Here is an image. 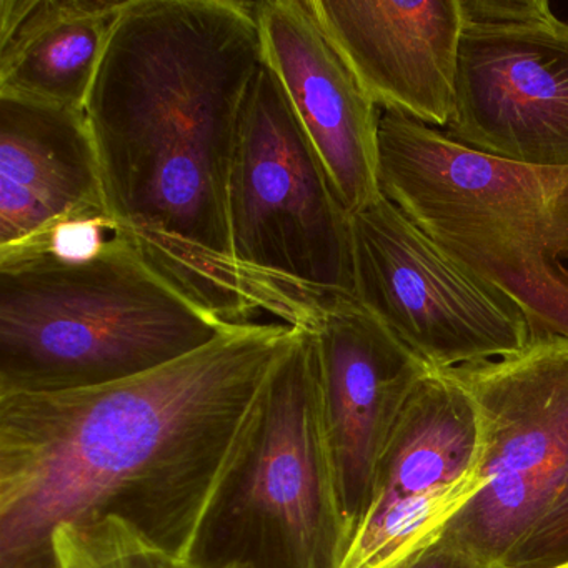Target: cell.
I'll return each instance as SVG.
<instances>
[{"label":"cell","mask_w":568,"mask_h":568,"mask_svg":"<svg viewBox=\"0 0 568 568\" xmlns=\"http://www.w3.org/2000/svg\"><path fill=\"white\" fill-rule=\"evenodd\" d=\"M264 62L255 2L125 0L84 112L109 214L158 274L225 324L304 328L232 255V158Z\"/></svg>","instance_id":"6da1fadb"},{"label":"cell","mask_w":568,"mask_h":568,"mask_svg":"<svg viewBox=\"0 0 568 568\" xmlns=\"http://www.w3.org/2000/svg\"><path fill=\"white\" fill-rule=\"evenodd\" d=\"M298 327L255 322L164 367L0 395V567L52 568L58 525L115 517L187 560L258 395Z\"/></svg>","instance_id":"7a4b0ae2"},{"label":"cell","mask_w":568,"mask_h":568,"mask_svg":"<svg viewBox=\"0 0 568 568\" xmlns=\"http://www.w3.org/2000/svg\"><path fill=\"white\" fill-rule=\"evenodd\" d=\"M234 327L169 284L121 227L0 251V395L114 384Z\"/></svg>","instance_id":"3957f363"},{"label":"cell","mask_w":568,"mask_h":568,"mask_svg":"<svg viewBox=\"0 0 568 568\" xmlns=\"http://www.w3.org/2000/svg\"><path fill=\"white\" fill-rule=\"evenodd\" d=\"M378 187L455 264L510 298L534 338H568V168L491 158L381 111Z\"/></svg>","instance_id":"277c9868"},{"label":"cell","mask_w":568,"mask_h":568,"mask_svg":"<svg viewBox=\"0 0 568 568\" xmlns=\"http://www.w3.org/2000/svg\"><path fill=\"white\" fill-rule=\"evenodd\" d=\"M351 545L314 332L272 368L189 550L192 568H341Z\"/></svg>","instance_id":"5b68a950"},{"label":"cell","mask_w":568,"mask_h":568,"mask_svg":"<svg viewBox=\"0 0 568 568\" xmlns=\"http://www.w3.org/2000/svg\"><path fill=\"white\" fill-rule=\"evenodd\" d=\"M232 255L317 324L355 297L352 214L267 64L252 81L229 179Z\"/></svg>","instance_id":"8992f818"},{"label":"cell","mask_w":568,"mask_h":568,"mask_svg":"<svg viewBox=\"0 0 568 568\" xmlns=\"http://www.w3.org/2000/svg\"><path fill=\"white\" fill-rule=\"evenodd\" d=\"M444 372L480 412L487 485L442 535L504 568L568 477V338Z\"/></svg>","instance_id":"52a82bcc"},{"label":"cell","mask_w":568,"mask_h":568,"mask_svg":"<svg viewBox=\"0 0 568 568\" xmlns=\"http://www.w3.org/2000/svg\"><path fill=\"white\" fill-rule=\"evenodd\" d=\"M455 104L445 134L471 151L568 168V21L547 0H460Z\"/></svg>","instance_id":"ba28073f"},{"label":"cell","mask_w":568,"mask_h":568,"mask_svg":"<svg viewBox=\"0 0 568 568\" xmlns=\"http://www.w3.org/2000/svg\"><path fill=\"white\" fill-rule=\"evenodd\" d=\"M355 298L432 371L517 354L524 312L455 264L381 195L352 214Z\"/></svg>","instance_id":"9c48e42d"},{"label":"cell","mask_w":568,"mask_h":568,"mask_svg":"<svg viewBox=\"0 0 568 568\" xmlns=\"http://www.w3.org/2000/svg\"><path fill=\"white\" fill-rule=\"evenodd\" d=\"M311 332L317 338L325 432L352 541L388 442L432 368L348 295L338 297Z\"/></svg>","instance_id":"30bf717a"},{"label":"cell","mask_w":568,"mask_h":568,"mask_svg":"<svg viewBox=\"0 0 568 568\" xmlns=\"http://www.w3.org/2000/svg\"><path fill=\"white\" fill-rule=\"evenodd\" d=\"M255 4L265 64L277 75L345 207L354 214L382 195L381 109L325 31L312 0Z\"/></svg>","instance_id":"8fae6325"},{"label":"cell","mask_w":568,"mask_h":568,"mask_svg":"<svg viewBox=\"0 0 568 568\" xmlns=\"http://www.w3.org/2000/svg\"><path fill=\"white\" fill-rule=\"evenodd\" d=\"M381 111L398 112L438 131L455 104L460 0H312Z\"/></svg>","instance_id":"7c38bea8"},{"label":"cell","mask_w":568,"mask_h":568,"mask_svg":"<svg viewBox=\"0 0 568 568\" xmlns=\"http://www.w3.org/2000/svg\"><path fill=\"white\" fill-rule=\"evenodd\" d=\"M105 212L85 112L0 94V248L68 219Z\"/></svg>","instance_id":"4fadbf2b"},{"label":"cell","mask_w":568,"mask_h":568,"mask_svg":"<svg viewBox=\"0 0 568 568\" xmlns=\"http://www.w3.org/2000/svg\"><path fill=\"white\" fill-rule=\"evenodd\" d=\"M484 458L477 404L447 372L432 371L388 442L367 514L430 505L458 515L487 485Z\"/></svg>","instance_id":"5bb4252c"},{"label":"cell","mask_w":568,"mask_h":568,"mask_svg":"<svg viewBox=\"0 0 568 568\" xmlns=\"http://www.w3.org/2000/svg\"><path fill=\"white\" fill-rule=\"evenodd\" d=\"M125 0H0V94L84 111Z\"/></svg>","instance_id":"9a60e30c"},{"label":"cell","mask_w":568,"mask_h":568,"mask_svg":"<svg viewBox=\"0 0 568 568\" xmlns=\"http://www.w3.org/2000/svg\"><path fill=\"white\" fill-rule=\"evenodd\" d=\"M49 550L52 568H192L115 517L58 525Z\"/></svg>","instance_id":"2e32d148"},{"label":"cell","mask_w":568,"mask_h":568,"mask_svg":"<svg viewBox=\"0 0 568 568\" xmlns=\"http://www.w3.org/2000/svg\"><path fill=\"white\" fill-rule=\"evenodd\" d=\"M568 561V477L540 520L515 547L504 568H547Z\"/></svg>","instance_id":"e0dca14e"},{"label":"cell","mask_w":568,"mask_h":568,"mask_svg":"<svg viewBox=\"0 0 568 568\" xmlns=\"http://www.w3.org/2000/svg\"><path fill=\"white\" fill-rule=\"evenodd\" d=\"M397 568H494L464 545L440 535L435 544Z\"/></svg>","instance_id":"ac0fdd59"},{"label":"cell","mask_w":568,"mask_h":568,"mask_svg":"<svg viewBox=\"0 0 568 568\" xmlns=\"http://www.w3.org/2000/svg\"><path fill=\"white\" fill-rule=\"evenodd\" d=\"M547 568H568V561H564V564H557V565H554V567H547Z\"/></svg>","instance_id":"d6986e66"}]
</instances>
